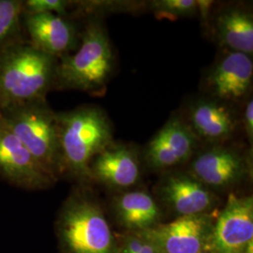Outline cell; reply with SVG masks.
Wrapping results in <instances>:
<instances>
[{
	"mask_svg": "<svg viewBox=\"0 0 253 253\" xmlns=\"http://www.w3.org/2000/svg\"><path fill=\"white\" fill-rule=\"evenodd\" d=\"M57 58L24 41L0 51V112L44 101L54 85Z\"/></svg>",
	"mask_w": 253,
	"mask_h": 253,
	"instance_id": "6da1fadb",
	"label": "cell"
},
{
	"mask_svg": "<svg viewBox=\"0 0 253 253\" xmlns=\"http://www.w3.org/2000/svg\"><path fill=\"white\" fill-rule=\"evenodd\" d=\"M56 119L64 173L90 180L92 161L112 145L113 129L106 114L89 105L56 114Z\"/></svg>",
	"mask_w": 253,
	"mask_h": 253,
	"instance_id": "7a4b0ae2",
	"label": "cell"
},
{
	"mask_svg": "<svg viewBox=\"0 0 253 253\" xmlns=\"http://www.w3.org/2000/svg\"><path fill=\"white\" fill-rule=\"evenodd\" d=\"M114 60L105 27L100 22H91L82 35L77 51L57 62L54 86L59 89L99 91L113 73Z\"/></svg>",
	"mask_w": 253,
	"mask_h": 253,
	"instance_id": "3957f363",
	"label": "cell"
},
{
	"mask_svg": "<svg viewBox=\"0 0 253 253\" xmlns=\"http://www.w3.org/2000/svg\"><path fill=\"white\" fill-rule=\"evenodd\" d=\"M56 231L63 253H118L103 211L96 201L80 190L65 202Z\"/></svg>",
	"mask_w": 253,
	"mask_h": 253,
	"instance_id": "277c9868",
	"label": "cell"
},
{
	"mask_svg": "<svg viewBox=\"0 0 253 253\" xmlns=\"http://www.w3.org/2000/svg\"><path fill=\"white\" fill-rule=\"evenodd\" d=\"M0 116L37 162L57 180L64 173L57 119L46 100L3 111Z\"/></svg>",
	"mask_w": 253,
	"mask_h": 253,
	"instance_id": "5b68a950",
	"label": "cell"
},
{
	"mask_svg": "<svg viewBox=\"0 0 253 253\" xmlns=\"http://www.w3.org/2000/svg\"><path fill=\"white\" fill-rule=\"evenodd\" d=\"M253 196L231 194L213 223L208 243L212 253H253Z\"/></svg>",
	"mask_w": 253,
	"mask_h": 253,
	"instance_id": "8992f818",
	"label": "cell"
},
{
	"mask_svg": "<svg viewBox=\"0 0 253 253\" xmlns=\"http://www.w3.org/2000/svg\"><path fill=\"white\" fill-rule=\"evenodd\" d=\"M0 176L26 190H45L56 182L37 162L1 116Z\"/></svg>",
	"mask_w": 253,
	"mask_h": 253,
	"instance_id": "52a82bcc",
	"label": "cell"
},
{
	"mask_svg": "<svg viewBox=\"0 0 253 253\" xmlns=\"http://www.w3.org/2000/svg\"><path fill=\"white\" fill-rule=\"evenodd\" d=\"M213 220L208 214L180 216L169 223L139 232L160 253H199L208 249Z\"/></svg>",
	"mask_w": 253,
	"mask_h": 253,
	"instance_id": "ba28073f",
	"label": "cell"
},
{
	"mask_svg": "<svg viewBox=\"0 0 253 253\" xmlns=\"http://www.w3.org/2000/svg\"><path fill=\"white\" fill-rule=\"evenodd\" d=\"M197 136L179 118L170 119L146 146L145 158L154 169H166L187 162L197 145Z\"/></svg>",
	"mask_w": 253,
	"mask_h": 253,
	"instance_id": "9c48e42d",
	"label": "cell"
},
{
	"mask_svg": "<svg viewBox=\"0 0 253 253\" xmlns=\"http://www.w3.org/2000/svg\"><path fill=\"white\" fill-rule=\"evenodd\" d=\"M29 44L55 58L63 57L77 45L73 24L54 13L24 14Z\"/></svg>",
	"mask_w": 253,
	"mask_h": 253,
	"instance_id": "30bf717a",
	"label": "cell"
},
{
	"mask_svg": "<svg viewBox=\"0 0 253 253\" xmlns=\"http://www.w3.org/2000/svg\"><path fill=\"white\" fill-rule=\"evenodd\" d=\"M247 172L244 158L235 150L216 147L199 155L191 164V175L208 188L225 189Z\"/></svg>",
	"mask_w": 253,
	"mask_h": 253,
	"instance_id": "8fae6325",
	"label": "cell"
},
{
	"mask_svg": "<svg viewBox=\"0 0 253 253\" xmlns=\"http://www.w3.org/2000/svg\"><path fill=\"white\" fill-rule=\"evenodd\" d=\"M253 79L252 56L231 51L215 65L208 84L211 93L218 100L236 101L247 95Z\"/></svg>",
	"mask_w": 253,
	"mask_h": 253,
	"instance_id": "7c38bea8",
	"label": "cell"
},
{
	"mask_svg": "<svg viewBox=\"0 0 253 253\" xmlns=\"http://www.w3.org/2000/svg\"><path fill=\"white\" fill-rule=\"evenodd\" d=\"M163 201L180 216L208 214L217 198L208 187L191 174H172L161 187Z\"/></svg>",
	"mask_w": 253,
	"mask_h": 253,
	"instance_id": "4fadbf2b",
	"label": "cell"
},
{
	"mask_svg": "<svg viewBox=\"0 0 253 253\" xmlns=\"http://www.w3.org/2000/svg\"><path fill=\"white\" fill-rule=\"evenodd\" d=\"M91 179L115 189L133 186L140 178V165L134 152L125 145H109L90 164Z\"/></svg>",
	"mask_w": 253,
	"mask_h": 253,
	"instance_id": "5bb4252c",
	"label": "cell"
},
{
	"mask_svg": "<svg viewBox=\"0 0 253 253\" xmlns=\"http://www.w3.org/2000/svg\"><path fill=\"white\" fill-rule=\"evenodd\" d=\"M191 130L208 142H220L235 131V115L225 104L216 100H202L190 112Z\"/></svg>",
	"mask_w": 253,
	"mask_h": 253,
	"instance_id": "9a60e30c",
	"label": "cell"
},
{
	"mask_svg": "<svg viewBox=\"0 0 253 253\" xmlns=\"http://www.w3.org/2000/svg\"><path fill=\"white\" fill-rule=\"evenodd\" d=\"M115 210L119 223L131 233L156 226L162 215L153 197L142 190L119 195L115 201Z\"/></svg>",
	"mask_w": 253,
	"mask_h": 253,
	"instance_id": "2e32d148",
	"label": "cell"
},
{
	"mask_svg": "<svg viewBox=\"0 0 253 253\" xmlns=\"http://www.w3.org/2000/svg\"><path fill=\"white\" fill-rule=\"evenodd\" d=\"M217 36L232 52L253 55V14L240 8L223 10L217 18Z\"/></svg>",
	"mask_w": 253,
	"mask_h": 253,
	"instance_id": "e0dca14e",
	"label": "cell"
},
{
	"mask_svg": "<svg viewBox=\"0 0 253 253\" xmlns=\"http://www.w3.org/2000/svg\"><path fill=\"white\" fill-rule=\"evenodd\" d=\"M23 2L0 0V51L22 42Z\"/></svg>",
	"mask_w": 253,
	"mask_h": 253,
	"instance_id": "ac0fdd59",
	"label": "cell"
},
{
	"mask_svg": "<svg viewBox=\"0 0 253 253\" xmlns=\"http://www.w3.org/2000/svg\"><path fill=\"white\" fill-rule=\"evenodd\" d=\"M150 8L158 17L177 18L191 16L197 12L196 0H156Z\"/></svg>",
	"mask_w": 253,
	"mask_h": 253,
	"instance_id": "d6986e66",
	"label": "cell"
},
{
	"mask_svg": "<svg viewBox=\"0 0 253 253\" xmlns=\"http://www.w3.org/2000/svg\"><path fill=\"white\" fill-rule=\"evenodd\" d=\"M68 6L69 2L64 0H27L23 2V13H54L64 17L67 14Z\"/></svg>",
	"mask_w": 253,
	"mask_h": 253,
	"instance_id": "ffe728a7",
	"label": "cell"
},
{
	"mask_svg": "<svg viewBox=\"0 0 253 253\" xmlns=\"http://www.w3.org/2000/svg\"><path fill=\"white\" fill-rule=\"evenodd\" d=\"M118 253H160L156 246L140 233H131L118 247Z\"/></svg>",
	"mask_w": 253,
	"mask_h": 253,
	"instance_id": "44dd1931",
	"label": "cell"
},
{
	"mask_svg": "<svg viewBox=\"0 0 253 253\" xmlns=\"http://www.w3.org/2000/svg\"><path fill=\"white\" fill-rule=\"evenodd\" d=\"M245 129L248 136V139L253 143V101L249 100L245 108Z\"/></svg>",
	"mask_w": 253,
	"mask_h": 253,
	"instance_id": "7402d4cb",
	"label": "cell"
}]
</instances>
